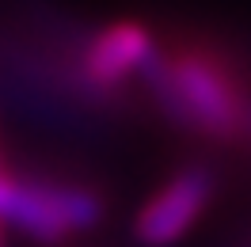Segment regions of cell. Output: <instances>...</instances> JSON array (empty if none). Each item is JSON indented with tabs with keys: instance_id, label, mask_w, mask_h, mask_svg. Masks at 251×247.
<instances>
[{
	"instance_id": "obj_1",
	"label": "cell",
	"mask_w": 251,
	"mask_h": 247,
	"mask_svg": "<svg viewBox=\"0 0 251 247\" xmlns=\"http://www.w3.org/2000/svg\"><path fill=\"white\" fill-rule=\"evenodd\" d=\"M137 84L175 133L205 145H251V76L213 38L156 34Z\"/></svg>"
},
{
	"instance_id": "obj_3",
	"label": "cell",
	"mask_w": 251,
	"mask_h": 247,
	"mask_svg": "<svg viewBox=\"0 0 251 247\" xmlns=\"http://www.w3.org/2000/svg\"><path fill=\"white\" fill-rule=\"evenodd\" d=\"M152 46H156V27H149L145 19H110L92 34H84L73 57L84 95L103 114H110L122 103L126 88L137 80Z\"/></svg>"
},
{
	"instance_id": "obj_5",
	"label": "cell",
	"mask_w": 251,
	"mask_h": 247,
	"mask_svg": "<svg viewBox=\"0 0 251 247\" xmlns=\"http://www.w3.org/2000/svg\"><path fill=\"white\" fill-rule=\"evenodd\" d=\"M8 171H12V160L4 152V137H0V175H8Z\"/></svg>"
},
{
	"instance_id": "obj_2",
	"label": "cell",
	"mask_w": 251,
	"mask_h": 247,
	"mask_svg": "<svg viewBox=\"0 0 251 247\" xmlns=\"http://www.w3.org/2000/svg\"><path fill=\"white\" fill-rule=\"evenodd\" d=\"M103 217L107 194L88 179L19 168L0 175V224L42 247H61L84 232H95Z\"/></svg>"
},
{
	"instance_id": "obj_4",
	"label": "cell",
	"mask_w": 251,
	"mask_h": 247,
	"mask_svg": "<svg viewBox=\"0 0 251 247\" xmlns=\"http://www.w3.org/2000/svg\"><path fill=\"white\" fill-rule=\"evenodd\" d=\"M217 198V171L209 164H183L137 205L129 236L141 247H172L187 236Z\"/></svg>"
},
{
	"instance_id": "obj_6",
	"label": "cell",
	"mask_w": 251,
	"mask_h": 247,
	"mask_svg": "<svg viewBox=\"0 0 251 247\" xmlns=\"http://www.w3.org/2000/svg\"><path fill=\"white\" fill-rule=\"evenodd\" d=\"M236 247H251V232H248V236H244V240H240Z\"/></svg>"
},
{
	"instance_id": "obj_7",
	"label": "cell",
	"mask_w": 251,
	"mask_h": 247,
	"mask_svg": "<svg viewBox=\"0 0 251 247\" xmlns=\"http://www.w3.org/2000/svg\"><path fill=\"white\" fill-rule=\"evenodd\" d=\"M0 247H4V224H0Z\"/></svg>"
}]
</instances>
